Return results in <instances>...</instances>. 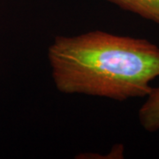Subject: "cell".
Listing matches in <instances>:
<instances>
[{
    "instance_id": "cell-3",
    "label": "cell",
    "mask_w": 159,
    "mask_h": 159,
    "mask_svg": "<svg viewBox=\"0 0 159 159\" xmlns=\"http://www.w3.org/2000/svg\"><path fill=\"white\" fill-rule=\"evenodd\" d=\"M159 25V0H105Z\"/></svg>"
},
{
    "instance_id": "cell-2",
    "label": "cell",
    "mask_w": 159,
    "mask_h": 159,
    "mask_svg": "<svg viewBox=\"0 0 159 159\" xmlns=\"http://www.w3.org/2000/svg\"><path fill=\"white\" fill-rule=\"evenodd\" d=\"M147 100L139 110L138 118L142 126L148 132L159 131V86L152 88Z\"/></svg>"
},
{
    "instance_id": "cell-1",
    "label": "cell",
    "mask_w": 159,
    "mask_h": 159,
    "mask_svg": "<svg viewBox=\"0 0 159 159\" xmlns=\"http://www.w3.org/2000/svg\"><path fill=\"white\" fill-rule=\"evenodd\" d=\"M51 77L64 94L116 101L145 97L159 77V47L146 39L94 30L57 35L48 48Z\"/></svg>"
}]
</instances>
